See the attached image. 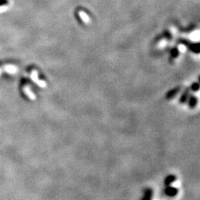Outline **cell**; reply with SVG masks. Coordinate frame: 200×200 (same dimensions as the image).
Instances as JSON below:
<instances>
[{"mask_svg":"<svg viewBox=\"0 0 200 200\" xmlns=\"http://www.w3.org/2000/svg\"><path fill=\"white\" fill-rule=\"evenodd\" d=\"M23 90L24 92H25V94H26V96H28L30 99L31 100L36 99V96H35V95L33 94V93L32 92V90H31L29 86H25L23 88Z\"/></svg>","mask_w":200,"mask_h":200,"instance_id":"obj_9","label":"cell"},{"mask_svg":"<svg viewBox=\"0 0 200 200\" xmlns=\"http://www.w3.org/2000/svg\"><path fill=\"white\" fill-rule=\"evenodd\" d=\"M179 54V51L178 48H172V49H171V57H173L174 59H175V58H176L177 57H178Z\"/></svg>","mask_w":200,"mask_h":200,"instance_id":"obj_12","label":"cell"},{"mask_svg":"<svg viewBox=\"0 0 200 200\" xmlns=\"http://www.w3.org/2000/svg\"><path fill=\"white\" fill-rule=\"evenodd\" d=\"M180 91H181V88H180V87L174 88H172L171 90H168V91L167 92L166 96H165L166 99L168 100L172 99L173 98L175 97V96H176V95L178 94Z\"/></svg>","mask_w":200,"mask_h":200,"instance_id":"obj_5","label":"cell"},{"mask_svg":"<svg viewBox=\"0 0 200 200\" xmlns=\"http://www.w3.org/2000/svg\"><path fill=\"white\" fill-rule=\"evenodd\" d=\"M189 88H190V91H193V92L198 91V90H200L199 82H193L191 85H190Z\"/></svg>","mask_w":200,"mask_h":200,"instance_id":"obj_11","label":"cell"},{"mask_svg":"<svg viewBox=\"0 0 200 200\" xmlns=\"http://www.w3.org/2000/svg\"><path fill=\"white\" fill-rule=\"evenodd\" d=\"M188 107L190 109H193L196 107L198 103V99L195 95L193 94H190L188 99Z\"/></svg>","mask_w":200,"mask_h":200,"instance_id":"obj_6","label":"cell"},{"mask_svg":"<svg viewBox=\"0 0 200 200\" xmlns=\"http://www.w3.org/2000/svg\"><path fill=\"white\" fill-rule=\"evenodd\" d=\"M165 193L169 197H174V196H176L177 193H178L179 190L176 188L174 187V186L168 185L165 186V188L164 190Z\"/></svg>","mask_w":200,"mask_h":200,"instance_id":"obj_3","label":"cell"},{"mask_svg":"<svg viewBox=\"0 0 200 200\" xmlns=\"http://www.w3.org/2000/svg\"><path fill=\"white\" fill-rule=\"evenodd\" d=\"M176 180V176L174 174H169L165 178L164 184L165 186L171 185Z\"/></svg>","mask_w":200,"mask_h":200,"instance_id":"obj_7","label":"cell"},{"mask_svg":"<svg viewBox=\"0 0 200 200\" xmlns=\"http://www.w3.org/2000/svg\"><path fill=\"white\" fill-rule=\"evenodd\" d=\"M198 82H199V84H200V76H199V79H198Z\"/></svg>","mask_w":200,"mask_h":200,"instance_id":"obj_13","label":"cell"},{"mask_svg":"<svg viewBox=\"0 0 200 200\" xmlns=\"http://www.w3.org/2000/svg\"><path fill=\"white\" fill-rule=\"evenodd\" d=\"M153 194H154V192L151 188H146L144 190V194L142 196V200H149L153 198Z\"/></svg>","mask_w":200,"mask_h":200,"instance_id":"obj_8","label":"cell"},{"mask_svg":"<svg viewBox=\"0 0 200 200\" xmlns=\"http://www.w3.org/2000/svg\"><path fill=\"white\" fill-rule=\"evenodd\" d=\"M4 70L7 73L10 74H14L17 72L18 69L16 66L12 65H5L4 67Z\"/></svg>","mask_w":200,"mask_h":200,"instance_id":"obj_10","label":"cell"},{"mask_svg":"<svg viewBox=\"0 0 200 200\" xmlns=\"http://www.w3.org/2000/svg\"><path fill=\"white\" fill-rule=\"evenodd\" d=\"M0 74H1V70H0Z\"/></svg>","mask_w":200,"mask_h":200,"instance_id":"obj_14","label":"cell"},{"mask_svg":"<svg viewBox=\"0 0 200 200\" xmlns=\"http://www.w3.org/2000/svg\"><path fill=\"white\" fill-rule=\"evenodd\" d=\"M190 90L189 88H185L182 92L181 95L179 96V101L181 104H185L187 103L188 99L189 96H190Z\"/></svg>","mask_w":200,"mask_h":200,"instance_id":"obj_4","label":"cell"},{"mask_svg":"<svg viewBox=\"0 0 200 200\" xmlns=\"http://www.w3.org/2000/svg\"><path fill=\"white\" fill-rule=\"evenodd\" d=\"M31 79L37 85L39 86V87L42 88L46 87L47 85L46 83H45V82L42 81V80H40L39 78H38V73L36 70H33V71H31Z\"/></svg>","mask_w":200,"mask_h":200,"instance_id":"obj_2","label":"cell"},{"mask_svg":"<svg viewBox=\"0 0 200 200\" xmlns=\"http://www.w3.org/2000/svg\"><path fill=\"white\" fill-rule=\"evenodd\" d=\"M182 42L193 53L200 54V43H191V42H187V41H182Z\"/></svg>","mask_w":200,"mask_h":200,"instance_id":"obj_1","label":"cell"}]
</instances>
